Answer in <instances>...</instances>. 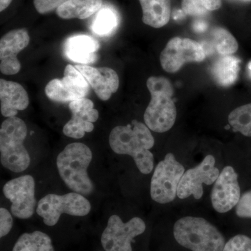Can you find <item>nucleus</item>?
Returning <instances> with one entry per match:
<instances>
[{
    "mask_svg": "<svg viewBox=\"0 0 251 251\" xmlns=\"http://www.w3.org/2000/svg\"><path fill=\"white\" fill-rule=\"evenodd\" d=\"M13 0H0V11L2 12L11 4Z\"/></svg>",
    "mask_w": 251,
    "mask_h": 251,
    "instance_id": "obj_32",
    "label": "nucleus"
},
{
    "mask_svg": "<svg viewBox=\"0 0 251 251\" xmlns=\"http://www.w3.org/2000/svg\"><path fill=\"white\" fill-rule=\"evenodd\" d=\"M30 41L25 29H14L6 33L0 40V71L6 75H15L21 71V64L17 58Z\"/></svg>",
    "mask_w": 251,
    "mask_h": 251,
    "instance_id": "obj_15",
    "label": "nucleus"
},
{
    "mask_svg": "<svg viewBox=\"0 0 251 251\" xmlns=\"http://www.w3.org/2000/svg\"><path fill=\"white\" fill-rule=\"evenodd\" d=\"M90 92V85L75 67L68 64L62 79L54 78L46 86L48 98L54 102L67 103L85 98Z\"/></svg>",
    "mask_w": 251,
    "mask_h": 251,
    "instance_id": "obj_10",
    "label": "nucleus"
},
{
    "mask_svg": "<svg viewBox=\"0 0 251 251\" xmlns=\"http://www.w3.org/2000/svg\"><path fill=\"white\" fill-rule=\"evenodd\" d=\"M185 173L184 166L176 161L173 153H167L158 163L151 178L150 194L159 204L173 202L177 196L178 186Z\"/></svg>",
    "mask_w": 251,
    "mask_h": 251,
    "instance_id": "obj_7",
    "label": "nucleus"
},
{
    "mask_svg": "<svg viewBox=\"0 0 251 251\" xmlns=\"http://www.w3.org/2000/svg\"><path fill=\"white\" fill-rule=\"evenodd\" d=\"M247 70H248V74H249V76H250L251 78V61L248 64L247 66Z\"/></svg>",
    "mask_w": 251,
    "mask_h": 251,
    "instance_id": "obj_34",
    "label": "nucleus"
},
{
    "mask_svg": "<svg viewBox=\"0 0 251 251\" xmlns=\"http://www.w3.org/2000/svg\"><path fill=\"white\" fill-rule=\"evenodd\" d=\"M224 251H251V239L244 234L234 236L226 243Z\"/></svg>",
    "mask_w": 251,
    "mask_h": 251,
    "instance_id": "obj_27",
    "label": "nucleus"
},
{
    "mask_svg": "<svg viewBox=\"0 0 251 251\" xmlns=\"http://www.w3.org/2000/svg\"><path fill=\"white\" fill-rule=\"evenodd\" d=\"M236 214L240 218L251 219V191L241 196L236 206Z\"/></svg>",
    "mask_w": 251,
    "mask_h": 251,
    "instance_id": "obj_29",
    "label": "nucleus"
},
{
    "mask_svg": "<svg viewBox=\"0 0 251 251\" xmlns=\"http://www.w3.org/2000/svg\"><path fill=\"white\" fill-rule=\"evenodd\" d=\"M103 6V0H69L56 10L62 19L84 20L98 12Z\"/></svg>",
    "mask_w": 251,
    "mask_h": 251,
    "instance_id": "obj_21",
    "label": "nucleus"
},
{
    "mask_svg": "<svg viewBox=\"0 0 251 251\" xmlns=\"http://www.w3.org/2000/svg\"><path fill=\"white\" fill-rule=\"evenodd\" d=\"M240 198L237 173L232 166H226L220 173L211 191L213 208L219 213L228 212L237 206Z\"/></svg>",
    "mask_w": 251,
    "mask_h": 251,
    "instance_id": "obj_13",
    "label": "nucleus"
},
{
    "mask_svg": "<svg viewBox=\"0 0 251 251\" xmlns=\"http://www.w3.org/2000/svg\"><path fill=\"white\" fill-rule=\"evenodd\" d=\"M173 234L178 244L192 251H224L226 245L219 229L201 217L186 216L178 220Z\"/></svg>",
    "mask_w": 251,
    "mask_h": 251,
    "instance_id": "obj_4",
    "label": "nucleus"
},
{
    "mask_svg": "<svg viewBox=\"0 0 251 251\" xmlns=\"http://www.w3.org/2000/svg\"><path fill=\"white\" fill-rule=\"evenodd\" d=\"M92 159L90 149L81 143L69 144L59 153L57 158L59 174L74 192L82 196H89L93 192V183L87 173Z\"/></svg>",
    "mask_w": 251,
    "mask_h": 251,
    "instance_id": "obj_2",
    "label": "nucleus"
},
{
    "mask_svg": "<svg viewBox=\"0 0 251 251\" xmlns=\"http://www.w3.org/2000/svg\"><path fill=\"white\" fill-rule=\"evenodd\" d=\"M69 0H34V7L39 14H46L58 9Z\"/></svg>",
    "mask_w": 251,
    "mask_h": 251,
    "instance_id": "obj_28",
    "label": "nucleus"
},
{
    "mask_svg": "<svg viewBox=\"0 0 251 251\" xmlns=\"http://www.w3.org/2000/svg\"><path fill=\"white\" fill-rule=\"evenodd\" d=\"M237 1H243V2H251V0H237Z\"/></svg>",
    "mask_w": 251,
    "mask_h": 251,
    "instance_id": "obj_35",
    "label": "nucleus"
},
{
    "mask_svg": "<svg viewBox=\"0 0 251 251\" xmlns=\"http://www.w3.org/2000/svg\"><path fill=\"white\" fill-rule=\"evenodd\" d=\"M228 122L234 131L251 137V103L232 110L229 113Z\"/></svg>",
    "mask_w": 251,
    "mask_h": 251,
    "instance_id": "obj_24",
    "label": "nucleus"
},
{
    "mask_svg": "<svg viewBox=\"0 0 251 251\" xmlns=\"http://www.w3.org/2000/svg\"><path fill=\"white\" fill-rule=\"evenodd\" d=\"M154 143L148 126L135 120L126 126L115 127L109 135L112 151L131 156L140 173L145 175L150 174L153 169L154 158L150 150Z\"/></svg>",
    "mask_w": 251,
    "mask_h": 251,
    "instance_id": "obj_1",
    "label": "nucleus"
},
{
    "mask_svg": "<svg viewBox=\"0 0 251 251\" xmlns=\"http://www.w3.org/2000/svg\"><path fill=\"white\" fill-rule=\"evenodd\" d=\"M99 49L98 41L92 36L85 34H78L68 38L63 46L66 57L72 62L85 65L96 62Z\"/></svg>",
    "mask_w": 251,
    "mask_h": 251,
    "instance_id": "obj_18",
    "label": "nucleus"
},
{
    "mask_svg": "<svg viewBox=\"0 0 251 251\" xmlns=\"http://www.w3.org/2000/svg\"><path fill=\"white\" fill-rule=\"evenodd\" d=\"M147 87L151 99L144 114L145 125L156 133L168 131L176 118L173 85L166 77L151 76L147 81Z\"/></svg>",
    "mask_w": 251,
    "mask_h": 251,
    "instance_id": "obj_3",
    "label": "nucleus"
},
{
    "mask_svg": "<svg viewBox=\"0 0 251 251\" xmlns=\"http://www.w3.org/2000/svg\"><path fill=\"white\" fill-rule=\"evenodd\" d=\"M91 204L82 195L75 192L59 195L49 194L41 198L36 206V213L43 218L44 224L54 226L63 214L74 216H87Z\"/></svg>",
    "mask_w": 251,
    "mask_h": 251,
    "instance_id": "obj_6",
    "label": "nucleus"
},
{
    "mask_svg": "<svg viewBox=\"0 0 251 251\" xmlns=\"http://www.w3.org/2000/svg\"><path fill=\"white\" fill-rule=\"evenodd\" d=\"M211 46L213 50L221 55H230L238 50V43L229 31L222 27H217L212 31Z\"/></svg>",
    "mask_w": 251,
    "mask_h": 251,
    "instance_id": "obj_23",
    "label": "nucleus"
},
{
    "mask_svg": "<svg viewBox=\"0 0 251 251\" xmlns=\"http://www.w3.org/2000/svg\"><path fill=\"white\" fill-rule=\"evenodd\" d=\"M206 55L202 44L186 38L175 37L162 51L160 62L166 72L175 73L186 63L202 62Z\"/></svg>",
    "mask_w": 251,
    "mask_h": 251,
    "instance_id": "obj_9",
    "label": "nucleus"
},
{
    "mask_svg": "<svg viewBox=\"0 0 251 251\" xmlns=\"http://www.w3.org/2000/svg\"><path fill=\"white\" fill-rule=\"evenodd\" d=\"M0 101L1 115L9 118L16 117L18 111L27 109L29 99L27 92L21 84L1 79Z\"/></svg>",
    "mask_w": 251,
    "mask_h": 251,
    "instance_id": "obj_17",
    "label": "nucleus"
},
{
    "mask_svg": "<svg viewBox=\"0 0 251 251\" xmlns=\"http://www.w3.org/2000/svg\"><path fill=\"white\" fill-rule=\"evenodd\" d=\"M216 160L212 155H207L198 166L185 171L178 186L177 197L186 199L193 196L200 200L203 196L202 185H211L219 177L220 171L215 166Z\"/></svg>",
    "mask_w": 251,
    "mask_h": 251,
    "instance_id": "obj_12",
    "label": "nucleus"
},
{
    "mask_svg": "<svg viewBox=\"0 0 251 251\" xmlns=\"http://www.w3.org/2000/svg\"><path fill=\"white\" fill-rule=\"evenodd\" d=\"M3 193L12 203L11 211L15 217L27 219L35 212V181L31 175L10 180L3 187Z\"/></svg>",
    "mask_w": 251,
    "mask_h": 251,
    "instance_id": "obj_11",
    "label": "nucleus"
},
{
    "mask_svg": "<svg viewBox=\"0 0 251 251\" xmlns=\"http://www.w3.org/2000/svg\"><path fill=\"white\" fill-rule=\"evenodd\" d=\"M221 6V0H182V11L186 15L202 16L208 11H215Z\"/></svg>",
    "mask_w": 251,
    "mask_h": 251,
    "instance_id": "obj_26",
    "label": "nucleus"
},
{
    "mask_svg": "<svg viewBox=\"0 0 251 251\" xmlns=\"http://www.w3.org/2000/svg\"><path fill=\"white\" fill-rule=\"evenodd\" d=\"M13 227V218L5 208L0 209V237L7 235Z\"/></svg>",
    "mask_w": 251,
    "mask_h": 251,
    "instance_id": "obj_30",
    "label": "nucleus"
},
{
    "mask_svg": "<svg viewBox=\"0 0 251 251\" xmlns=\"http://www.w3.org/2000/svg\"><path fill=\"white\" fill-rule=\"evenodd\" d=\"M143 10V21L151 27L161 28L169 22L171 0H139Z\"/></svg>",
    "mask_w": 251,
    "mask_h": 251,
    "instance_id": "obj_19",
    "label": "nucleus"
},
{
    "mask_svg": "<svg viewBox=\"0 0 251 251\" xmlns=\"http://www.w3.org/2000/svg\"><path fill=\"white\" fill-rule=\"evenodd\" d=\"M27 134L25 122L19 117L6 119L0 128V160L4 168L22 173L30 164V156L24 146Z\"/></svg>",
    "mask_w": 251,
    "mask_h": 251,
    "instance_id": "obj_5",
    "label": "nucleus"
},
{
    "mask_svg": "<svg viewBox=\"0 0 251 251\" xmlns=\"http://www.w3.org/2000/svg\"><path fill=\"white\" fill-rule=\"evenodd\" d=\"M72 119L63 128V133L69 138L80 139L86 133L94 130L93 123L98 120L99 112L89 99H80L69 103Z\"/></svg>",
    "mask_w": 251,
    "mask_h": 251,
    "instance_id": "obj_14",
    "label": "nucleus"
},
{
    "mask_svg": "<svg viewBox=\"0 0 251 251\" xmlns=\"http://www.w3.org/2000/svg\"><path fill=\"white\" fill-rule=\"evenodd\" d=\"M146 225L139 217L124 223L120 216L112 215L102 234V247L105 251H133L132 241L144 233Z\"/></svg>",
    "mask_w": 251,
    "mask_h": 251,
    "instance_id": "obj_8",
    "label": "nucleus"
},
{
    "mask_svg": "<svg viewBox=\"0 0 251 251\" xmlns=\"http://www.w3.org/2000/svg\"><path fill=\"white\" fill-rule=\"evenodd\" d=\"M13 251H54L52 240L41 231L23 234L15 244Z\"/></svg>",
    "mask_w": 251,
    "mask_h": 251,
    "instance_id": "obj_22",
    "label": "nucleus"
},
{
    "mask_svg": "<svg viewBox=\"0 0 251 251\" xmlns=\"http://www.w3.org/2000/svg\"><path fill=\"white\" fill-rule=\"evenodd\" d=\"M74 67L85 77L100 100H109L112 94L118 90L120 79L111 68H95L85 64H76Z\"/></svg>",
    "mask_w": 251,
    "mask_h": 251,
    "instance_id": "obj_16",
    "label": "nucleus"
},
{
    "mask_svg": "<svg viewBox=\"0 0 251 251\" xmlns=\"http://www.w3.org/2000/svg\"><path fill=\"white\" fill-rule=\"evenodd\" d=\"M240 62V59L232 54L221 55L211 68V75L216 83L222 87L233 85L239 75Z\"/></svg>",
    "mask_w": 251,
    "mask_h": 251,
    "instance_id": "obj_20",
    "label": "nucleus"
},
{
    "mask_svg": "<svg viewBox=\"0 0 251 251\" xmlns=\"http://www.w3.org/2000/svg\"><path fill=\"white\" fill-rule=\"evenodd\" d=\"M117 17L115 11L104 9L99 11L92 23V29L100 36L108 35L115 30L117 25Z\"/></svg>",
    "mask_w": 251,
    "mask_h": 251,
    "instance_id": "obj_25",
    "label": "nucleus"
},
{
    "mask_svg": "<svg viewBox=\"0 0 251 251\" xmlns=\"http://www.w3.org/2000/svg\"><path fill=\"white\" fill-rule=\"evenodd\" d=\"M184 15H186L184 14V11L181 10V11H178L176 12H175L174 14V18L175 19H179V18H182V16Z\"/></svg>",
    "mask_w": 251,
    "mask_h": 251,
    "instance_id": "obj_33",
    "label": "nucleus"
},
{
    "mask_svg": "<svg viewBox=\"0 0 251 251\" xmlns=\"http://www.w3.org/2000/svg\"><path fill=\"white\" fill-rule=\"evenodd\" d=\"M193 28H194L195 30L201 32V31L205 30L206 29V23L201 22V21H198V22L196 23V24L193 25Z\"/></svg>",
    "mask_w": 251,
    "mask_h": 251,
    "instance_id": "obj_31",
    "label": "nucleus"
}]
</instances>
